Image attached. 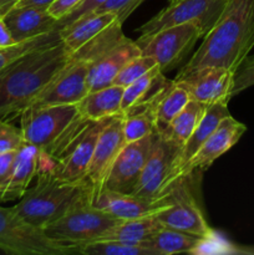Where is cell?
Returning <instances> with one entry per match:
<instances>
[{
	"mask_svg": "<svg viewBox=\"0 0 254 255\" xmlns=\"http://www.w3.org/2000/svg\"><path fill=\"white\" fill-rule=\"evenodd\" d=\"M114 117L92 121L55 158H45L40 152L39 169H47L64 182H79L86 178L100 133Z\"/></svg>",
	"mask_w": 254,
	"mask_h": 255,
	"instance_id": "cell-8",
	"label": "cell"
},
{
	"mask_svg": "<svg viewBox=\"0 0 254 255\" xmlns=\"http://www.w3.org/2000/svg\"><path fill=\"white\" fill-rule=\"evenodd\" d=\"M207 242H209V238L163 226L144 244L149 247L156 255H172L197 253Z\"/></svg>",
	"mask_w": 254,
	"mask_h": 255,
	"instance_id": "cell-24",
	"label": "cell"
},
{
	"mask_svg": "<svg viewBox=\"0 0 254 255\" xmlns=\"http://www.w3.org/2000/svg\"><path fill=\"white\" fill-rule=\"evenodd\" d=\"M254 86V55L248 56L234 72V85L232 97L237 96L244 90Z\"/></svg>",
	"mask_w": 254,
	"mask_h": 255,
	"instance_id": "cell-34",
	"label": "cell"
},
{
	"mask_svg": "<svg viewBox=\"0 0 254 255\" xmlns=\"http://www.w3.org/2000/svg\"><path fill=\"white\" fill-rule=\"evenodd\" d=\"M122 95L124 87L117 85H110L104 89L89 92L77 104L79 114L91 121H99L122 114Z\"/></svg>",
	"mask_w": 254,
	"mask_h": 255,
	"instance_id": "cell-23",
	"label": "cell"
},
{
	"mask_svg": "<svg viewBox=\"0 0 254 255\" xmlns=\"http://www.w3.org/2000/svg\"><path fill=\"white\" fill-rule=\"evenodd\" d=\"M157 137L158 131L156 129L143 138L125 144L110 171L104 188L132 194Z\"/></svg>",
	"mask_w": 254,
	"mask_h": 255,
	"instance_id": "cell-13",
	"label": "cell"
},
{
	"mask_svg": "<svg viewBox=\"0 0 254 255\" xmlns=\"http://www.w3.org/2000/svg\"><path fill=\"white\" fill-rule=\"evenodd\" d=\"M227 1L228 0H179L168 4L139 27V37L149 36L162 29L188 21L196 22L204 36L218 21Z\"/></svg>",
	"mask_w": 254,
	"mask_h": 255,
	"instance_id": "cell-10",
	"label": "cell"
},
{
	"mask_svg": "<svg viewBox=\"0 0 254 255\" xmlns=\"http://www.w3.org/2000/svg\"><path fill=\"white\" fill-rule=\"evenodd\" d=\"M154 66H157V61L153 57L141 54L139 56H136L132 60H129L122 67L121 71L116 75V77L112 81V85H117V86L122 87L128 86L129 84H132L137 79L143 76L146 72L153 69Z\"/></svg>",
	"mask_w": 254,
	"mask_h": 255,
	"instance_id": "cell-31",
	"label": "cell"
},
{
	"mask_svg": "<svg viewBox=\"0 0 254 255\" xmlns=\"http://www.w3.org/2000/svg\"><path fill=\"white\" fill-rule=\"evenodd\" d=\"M19 0H0V14L5 15L12 6L16 5Z\"/></svg>",
	"mask_w": 254,
	"mask_h": 255,
	"instance_id": "cell-40",
	"label": "cell"
},
{
	"mask_svg": "<svg viewBox=\"0 0 254 255\" xmlns=\"http://www.w3.org/2000/svg\"><path fill=\"white\" fill-rule=\"evenodd\" d=\"M14 39H12L11 34H10L9 29L6 27L4 21V15L0 14V47L7 46V45L14 44Z\"/></svg>",
	"mask_w": 254,
	"mask_h": 255,
	"instance_id": "cell-38",
	"label": "cell"
},
{
	"mask_svg": "<svg viewBox=\"0 0 254 255\" xmlns=\"http://www.w3.org/2000/svg\"><path fill=\"white\" fill-rule=\"evenodd\" d=\"M125 144L124 114H119L100 133L87 169L86 178L94 188V197L105 187L110 171Z\"/></svg>",
	"mask_w": 254,
	"mask_h": 255,
	"instance_id": "cell-15",
	"label": "cell"
},
{
	"mask_svg": "<svg viewBox=\"0 0 254 255\" xmlns=\"http://www.w3.org/2000/svg\"><path fill=\"white\" fill-rule=\"evenodd\" d=\"M156 106H133L122 112L126 143L143 138L156 131Z\"/></svg>",
	"mask_w": 254,
	"mask_h": 255,
	"instance_id": "cell-27",
	"label": "cell"
},
{
	"mask_svg": "<svg viewBox=\"0 0 254 255\" xmlns=\"http://www.w3.org/2000/svg\"><path fill=\"white\" fill-rule=\"evenodd\" d=\"M179 1V0H168V4H173V2Z\"/></svg>",
	"mask_w": 254,
	"mask_h": 255,
	"instance_id": "cell-41",
	"label": "cell"
},
{
	"mask_svg": "<svg viewBox=\"0 0 254 255\" xmlns=\"http://www.w3.org/2000/svg\"><path fill=\"white\" fill-rule=\"evenodd\" d=\"M163 224L157 219L154 214L152 216L139 217L134 219H126L117 224L109 233L106 239L112 241L127 242V243L144 244L152 238Z\"/></svg>",
	"mask_w": 254,
	"mask_h": 255,
	"instance_id": "cell-25",
	"label": "cell"
},
{
	"mask_svg": "<svg viewBox=\"0 0 254 255\" xmlns=\"http://www.w3.org/2000/svg\"><path fill=\"white\" fill-rule=\"evenodd\" d=\"M79 253L86 255H156L146 244L127 243L112 239H102L80 246Z\"/></svg>",
	"mask_w": 254,
	"mask_h": 255,
	"instance_id": "cell-30",
	"label": "cell"
},
{
	"mask_svg": "<svg viewBox=\"0 0 254 255\" xmlns=\"http://www.w3.org/2000/svg\"><path fill=\"white\" fill-rule=\"evenodd\" d=\"M116 20H119V17L115 12H91V14L76 20L69 26L60 29L62 42L70 52L75 51L80 46L86 44L92 37L104 31Z\"/></svg>",
	"mask_w": 254,
	"mask_h": 255,
	"instance_id": "cell-22",
	"label": "cell"
},
{
	"mask_svg": "<svg viewBox=\"0 0 254 255\" xmlns=\"http://www.w3.org/2000/svg\"><path fill=\"white\" fill-rule=\"evenodd\" d=\"M39 159L40 149L32 144L25 142L17 149L11 178L0 198V202L15 201L24 196L39 171Z\"/></svg>",
	"mask_w": 254,
	"mask_h": 255,
	"instance_id": "cell-21",
	"label": "cell"
},
{
	"mask_svg": "<svg viewBox=\"0 0 254 255\" xmlns=\"http://www.w3.org/2000/svg\"><path fill=\"white\" fill-rule=\"evenodd\" d=\"M0 251L11 255L77 254L74 246L49 238L42 229L27 223L14 207L0 206Z\"/></svg>",
	"mask_w": 254,
	"mask_h": 255,
	"instance_id": "cell-5",
	"label": "cell"
},
{
	"mask_svg": "<svg viewBox=\"0 0 254 255\" xmlns=\"http://www.w3.org/2000/svg\"><path fill=\"white\" fill-rule=\"evenodd\" d=\"M181 146L173 139L163 136L158 132L148 159L143 167L138 183L132 194L147 199H156L163 191L167 179L171 176L177 157L181 152Z\"/></svg>",
	"mask_w": 254,
	"mask_h": 255,
	"instance_id": "cell-12",
	"label": "cell"
},
{
	"mask_svg": "<svg viewBox=\"0 0 254 255\" xmlns=\"http://www.w3.org/2000/svg\"><path fill=\"white\" fill-rule=\"evenodd\" d=\"M60 40H61L60 29H56L51 32L34 37V39L14 42V44L7 45V46L0 47V74L4 70H6L10 65L17 61L20 57L25 56V55L29 54L32 50L39 49V47L42 46H47V45L56 44Z\"/></svg>",
	"mask_w": 254,
	"mask_h": 255,
	"instance_id": "cell-29",
	"label": "cell"
},
{
	"mask_svg": "<svg viewBox=\"0 0 254 255\" xmlns=\"http://www.w3.org/2000/svg\"><path fill=\"white\" fill-rule=\"evenodd\" d=\"M246 131V125L237 121L234 117L228 116L222 120L213 133L187 162L179 177L189 176L196 171H204L208 168L217 158L229 151L241 139Z\"/></svg>",
	"mask_w": 254,
	"mask_h": 255,
	"instance_id": "cell-16",
	"label": "cell"
},
{
	"mask_svg": "<svg viewBox=\"0 0 254 255\" xmlns=\"http://www.w3.org/2000/svg\"><path fill=\"white\" fill-rule=\"evenodd\" d=\"M158 72H161L158 65L154 66L153 69L149 70L148 72L141 76L139 79H137L136 81H133L132 84H129L128 86L124 87V95H122V102H121V111L125 112L129 109V107L133 106L136 102H138L142 99V96L144 95V92L147 91V89L151 85L152 80L156 76Z\"/></svg>",
	"mask_w": 254,
	"mask_h": 255,
	"instance_id": "cell-32",
	"label": "cell"
},
{
	"mask_svg": "<svg viewBox=\"0 0 254 255\" xmlns=\"http://www.w3.org/2000/svg\"><path fill=\"white\" fill-rule=\"evenodd\" d=\"M105 1H106V0H84V1H82L79 6L75 7L70 14H67L65 17H62L61 20H59V29L69 26V25H71L72 22H75L76 20L91 14V12L95 11L97 7L101 6Z\"/></svg>",
	"mask_w": 254,
	"mask_h": 255,
	"instance_id": "cell-35",
	"label": "cell"
},
{
	"mask_svg": "<svg viewBox=\"0 0 254 255\" xmlns=\"http://www.w3.org/2000/svg\"><path fill=\"white\" fill-rule=\"evenodd\" d=\"M191 100L188 92L173 81L168 91L163 95L156 106L157 131L164 132L174 117L182 111L187 102Z\"/></svg>",
	"mask_w": 254,
	"mask_h": 255,
	"instance_id": "cell-28",
	"label": "cell"
},
{
	"mask_svg": "<svg viewBox=\"0 0 254 255\" xmlns=\"http://www.w3.org/2000/svg\"><path fill=\"white\" fill-rule=\"evenodd\" d=\"M121 222L122 219L95 207L94 202H85L42 231L49 238L79 249L80 246L106 239L110 232Z\"/></svg>",
	"mask_w": 254,
	"mask_h": 255,
	"instance_id": "cell-4",
	"label": "cell"
},
{
	"mask_svg": "<svg viewBox=\"0 0 254 255\" xmlns=\"http://www.w3.org/2000/svg\"><path fill=\"white\" fill-rule=\"evenodd\" d=\"M84 0H55L47 10L50 14L57 20H61L62 17L66 16L67 14L72 11L75 7L79 6Z\"/></svg>",
	"mask_w": 254,
	"mask_h": 255,
	"instance_id": "cell-37",
	"label": "cell"
},
{
	"mask_svg": "<svg viewBox=\"0 0 254 255\" xmlns=\"http://www.w3.org/2000/svg\"><path fill=\"white\" fill-rule=\"evenodd\" d=\"M201 37L203 34L198 25L188 21L162 29L149 36L138 37L136 42L141 47V54L153 57L164 74L176 69Z\"/></svg>",
	"mask_w": 254,
	"mask_h": 255,
	"instance_id": "cell-9",
	"label": "cell"
},
{
	"mask_svg": "<svg viewBox=\"0 0 254 255\" xmlns=\"http://www.w3.org/2000/svg\"><path fill=\"white\" fill-rule=\"evenodd\" d=\"M228 116H231V112H229L228 110V104L209 105L206 114H204L201 122L198 124V126L196 127L193 133L189 136V138L187 139V142L181 148L179 156L177 157L176 162H174L171 176L167 179V183L166 186H164L163 191L169 186V184L173 183L177 178H179L182 169L184 168L187 162L193 157V154L201 148V146L207 141V138L213 133L214 129H216L217 127H218V125L222 122V120L226 119V117Z\"/></svg>",
	"mask_w": 254,
	"mask_h": 255,
	"instance_id": "cell-20",
	"label": "cell"
},
{
	"mask_svg": "<svg viewBox=\"0 0 254 255\" xmlns=\"http://www.w3.org/2000/svg\"><path fill=\"white\" fill-rule=\"evenodd\" d=\"M207 109H208V105L196 101V100H189L182 111L169 124L166 131L162 133L159 132V133L173 139L178 146L183 147V144L201 122Z\"/></svg>",
	"mask_w": 254,
	"mask_h": 255,
	"instance_id": "cell-26",
	"label": "cell"
},
{
	"mask_svg": "<svg viewBox=\"0 0 254 255\" xmlns=\"http://www.w3.org/2000/svg\"><path fill=\"white\" fill-rule=\"evenodd\" d=\"M24 143L21 128L0 119V152L17 151Z\"/></svg>",
	"mask_w": 254,
	"mask_h": 255,
	"instance_id": "cell-33",
	"label": "cell"
},
{
	"mask_svg": "<svg viewBox=\"0 0 254 255\" xmlns=\"http://www.w3.org/2000/svg\"><path fill=\"white\" fill-rule=\"evenodd\" d=\"M91 66V60L77 51L70 52L66 65L30 106L79 104L89 94V72Z\"/></svg>",
	"mask_w": 254,
	"mask_h": 255,
	"instance_id": "cell-11",
	"label": "cell"
},
{
	"mask_svg": "<svg viewBox=\"0 0 254 255\" xmlns=\"http://www.w3.org/2000/svg\"><path fill=\"white\" fill-rule=\"evenodd\" d=\"M55 0H19L16 5H31V6L39 7H49Z\"/></svg>",
	"mask_w": 254,
	"mask_h": 255,
	"instance_id": "cell-39",
	"label": "cell"
},
{
	"mask_svg": "<svg viewBox=\"0 0 254 255\" xmlns=\"http://www.w3.org/2000/svg\"><path fill=\"white\" fill-rule=\"evenodd\" d=\"M17 151L0 152V198L9 184Z\"/></svg>",
	"mask_w": 254,
	"mask_h": 255,
	"instance_id": "cell-36",
	"label": "cell"
},
{
	"mask_svg": "<svg viewBox=\"0 0 254 255\" xmlns=\"http://www.w3.org/2000/svg\"><path fill=\"white\" fill-rule=\"evenodd\" d=\"M62 39L39 47L0 74V119H12L32 104L69 60Z\"/></svg>",
	"mask_w": 254,
	"mask_h": 255,
	"instance_id": "cell-2",
	"label": "cell"
},
{
	"mask_svg": "<svg viewBox=\"0 0 254 255\" xmlns=\"http://www.w3.org/2000/svg\"><path fill=\"white\" fill-rule=\"evenodd\" d=\"M94 206L116 218L126 221L158 213L167 204L162 199H147L102 188L94 197Z\"/></svg>",
	"mask_w": 254,
	"mask_h": 255,
	"instance_id": "cell-18",
	"label": "cell"
},
{
	"mask_svg": "<svg viewBox=\"0 0 254 255\" xmlns=\"http://www.w3.org/2000/svg\"><path fill=\"white\" fill-rule=\"evenodd\" d=\"M189 177L191 174L177 178L157 197L156 199H162L167 206L154 216L164 227L211 239L214 232L192 193Z\"/></svg>",
	"mask_w": 254,
	"mask_h": 255,
	"instance_id": "cell-6",
	"label": "cell"
},
{
	"mask_svg": "<svg viewBox=\"0 0 254 255\" xmlns=\"http://www.w3.org/2000/svg\"><path fill=\"white\" fill-rule=\"evenodd\" d=\"M76 105L29 106L19 115L20 128L26 143L49 153L77 117Z\"/></svg>",
	"mask_w": 254,
	"mask_h": 255,
	"instance_id": "cell-7",
	"label": "cell"
},
{
	"mask_svg": "<svg viewBox=\"0 0 254 255\" xmlns=\"http://www.w3.org/2000/svg\"><path fill=\"white\" fill-rule=\"evenodd\" d=\"M85 202H94V188L87 178L64 182L47 169H39L35 186L26 189L14 209L27 223L44 229Z\"/></svg>",
	"mask_w": 254,
	"mask_h": 255,
	"instance_id": "cell-3",
	"label": "cell"
},
{
	"mask_svg": "<svg viewBox=\"0 0 254 255\" xmlns=\"http://www.w3.org/2000/svg\"><path fill=\"white\" fill-rule=\"evenodd\" d=\"M188 92L191 100L206 105L228 104L232 99L234 72L226 67L207 66L173 80Z\"/></svg>",
	"mask_w": 254,
	"mask_h": 255,
	"instance_id": "cell-14",
	"label": "cell"
},
{
	"mask_svg": "<svg viewBox=\"0 0 254 255\" xmlns=\"http://www.w3.org/2000/svg\"><path fill=\"white\" fill-rule=\"evenodd\" d=\"M4 21L15 42L34 39L59 29V20L46 7L31 5H15L4 15Z\"/></svg>",
	"mask_w": 254,
	"mask_h": 255,
	"instance_id": "cell-17",
	"label": "cell"
},
{
	"mask_svg": "<svg viewBox=\"0 0 254 255\" xmlns=\"http://www.w3.org/2000/svg\"><path fill=\"white\" fill-rule=\"evenodd\" d=\"M254 47V0H228L201 46L182 67L181 77L207 66L236 72Z\"/></svg>",
	"mask_w": 254,
	"mask_h": 255,
	"instance_id": "cell-1",
	"label": "cell"
},
{
	"mask_svg": "<svg viewBox=\"0 0 254 255\" xmlns=\"http://www.w3.org/2000/svg\"><path fill=\"white\" fill-rule=\"evenodd\" d=\"M141 55V47L136 41L125 37L112 49L105 52L92 64L89 72V92L104 89L112 85V81L122 67L133 57Z\"/></svg>",
	"mask_w": 254,
	"mask_h": 255,
	"instance_id": "cell-19",
	"label": "cell"
}]
</instances>
